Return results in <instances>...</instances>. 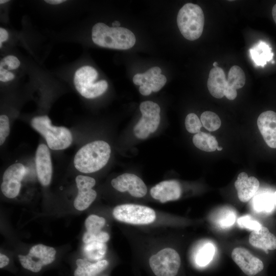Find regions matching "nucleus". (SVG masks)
Segmentation results:
<instances>
[{"instance_id": "aec40b11", "label": "nucleus", "mask_w": 276, "mask_h": 276, "mask_svg": "<svg viewBox=\"0 0 276 276\" xmlns=\"http://www.w3.org/2000/svg\"><path fill=\"white\" fill-rule=\"evenodd\" d=\"M260 186L258 179L254 176L248 177L245 172L240 173L235 182L239 199L246 202L255 196Z\"/></svg>"}, {"instance_id": "e433bc0d", "label": "nucleus", "mask_w": 276, "mask_h": 276, "mask_svg": "<svg viewBox=\"0 0 276 276\" xmlns=\"http://www.w3.org/2000/svg\"><path fill=\"white\" fill-rule=\"evenodd\" d=\"M44 1L46 3L52 5H57L65 2L64 0H45Z\"/></svg>"}, {"instance_id": "6e6552de", "label": "nucleus", "mask_w": 276, "mask_h": 276, "mask_svg": "<svg viewBox=\"0 0 276 276\" xmlns=\"http://www.w3.org/2000/svg\"><path fill=\"white\" fill-rule=\"evenodd\" d=\"M149 264L156 276H175L179 269L181 260L175 249L168 247L151 256Z\"/></svg>"}, {"instance_id": "7ed1b4c3", "label": "nucleus", "mask_w": 276, "mask_h": 276, "mask_svg": "<svg viewBox=\"0 0 276 276\" xmlns=\"http://www.w3.org/2000/svg\"><path fill=\"white\" fill-rule=\"evenodd\" d=\"M31 126L45 139L52 150H63L72 143L73 137L68 129L63 126H54L48 116H37L31 121Z\"/></svg>"}, {"instance_id": "a19ab883", "label": "nucleus", "mask_w": 276, "mask_h": 276, "mask_svg": "<svg viewBox=\"0 0 276 276\" xmlns=\"http://www.w3.org/2000/svg\"><path fill=\"white\" fill-rule=\"evenodd\" d=\"M9 1L8 0H1L0 1V4H4V3H6L8 2H9Z\"/></svg>"}, {"instance_id": "f8f14e48", "label": "nucleus", "mask_w": 276, "mask_h": 276, "mask_svg": "<svg viewBox=\"0 0 276 276\" xmlns=\"http://www.w3.org/2000/svg\"><path fill=\"white\" fill-rule=\"evenodd\" d=\"M207 86L211 95L217 99L225 96L227 99L233 100L237 96V93L231 89L223 70L219 66L214 67L211 70Z\"/></svg>"}, {"instance_id": "a878e982", "label": "nucleus", "mask_w": 276, "mask_h": 276, "mask_svg": "<svg viewBox=\"0 0 276 276\" xmlns=\"http://www.w3.org/2000/svg\"><path fill=\"white\" fill-rule=\"evenodd\" d=\"M273 195L262 193L257 196L254 201V208L258 212H270L274 208Z\"/></svg>"}, {"instance_id": "72a5a7b5", "label": "nucleus", "mask_w": 276, "mask_h": 276, "mask_svg": "<svg viewBox=\"0 0 276 276\" xmlns=\"http://www.w3.org/2000/svg\"><path fill=\"white\" fill-rule=\"evenodd\" d=\"M14 75L8 70L0 67V80L2 82H7L14 78Z\"/></svg>"}, {"instance_id": "cd10ccee", "label": "nucleus", "mask_w": 276, "mask_h": 276, "mask_svg": "<svg viewBox=\"0 0 276 276\" xmlns=\"http://www.w3.org/2000/svg\"><path fill=\"white\" fill-rule=\"evenodd\" d=\"M215 248L211 243L205 244L199 249L196 255L195 261L199 266L208 265L212 260Z\"/></svg>"}, {"instance_id": "2f4dec72", "label": "nucleus", "mask_w": 276, "mask_h": 276, "mask_svg": "<svg viewBox=\"0 0 276 276\" xmlns=\"http://www.w3.org/2000/svg\"><path fill=\"white\" fill-rule=\"evenodd\" d=\"M10 133L8 117L6 115L0 116V145H2Z\"/></svg>"}, {"instance_id": "423d86ee", "label": "nucleus", "mask_w": 276, "mask_h": 276, "mask_svg": "<svg viewBox=\"0 0 276 276\" xmlns=\"http://www.w3.org/2000/svg\"><path fill=\"white\" fill-rule=\"evenodd\" d=\"M112 215L118 221L134 225L149 224L156 219V213L152 208L135 204L117 205L113 209Z\"/></svg>"}, {"instance_id": "0eeeda50", "label": "nucleus", "mask_w": 276, "mask_h": 276, "mask_svg": "<svg viewBox=\"0 0 276 276\" xmlns=\"http://www.w3.org/2000/svg\"><path fill=\"white\" fill-rule=\"evenodd\" d=\"M56 251L52 247L38 244L33 246L26 255H18L21 266L33 273L40 272L43 267L55 260Z\"/></svg>"}, {"instance_id": "473e14b6", "label": "nucleus", "mask_w": 276, "mask_h": 276, "mask_svg": "<svg viewBox=\"0 0 276 276\" xmlns=\"http://www.w3.org/2000/svg\"><path fill=\"white\" fill-rule=\"evenodd\" d=\"M20 65V61L14 56L9 55L2 59L0 62V67L7 70H13Z\"/></svg>"}, {"instance_id": "79ce46f5", "label": "nucleus", "mask_w": 276, "mask_h": 276, "mask_svg": "<svg viewBox=\"0 0 276 276\" xmlns=\"http://www.w3.org/2000/svg\"><path fill=\"white\" fill-rule=\"evenodd\" d=\"M213 65L214 67L218 66V63H217V62H216V61L214 62V63H213Z\"/></svg>"}, {"instance_id": "b1692460", "label": "nucleus", "mask_w": 276, "mask_h": 276, "mask_svg": "<svg viewBox=\"0 0 276 276\" xmlns=\"http://www.w3.org/2000/svg\"><path fill=\"white\" fill-rule=\"evenodd\" d=\"M107 251L106 243L99 241H93L84 244L83 247L84 255L86 259L92 262H97L103 260Z\"/></svg>"}, {"instance_id": "f03ea898", "label": "nucleus", "mask_w": 276, "mask_h": 276, "mask_svg": "<svg viewBox=\"0 0 276 276\" xmlns=\"http://www.w3.org/2000/svg\"><path fill=\"white\" fill-rule=\"evenodd\" d=\"M91 37L96 44L117 50L129 49L136 41L135 35L130 30L120 27H110L102 22L93 26Z\"/></svg>"}, {"instance_id": "f257e3e1", "label": "nucleus", "mask_w": 276, "mask_h": 276, "mask_svg": "<svg viewBox=\"0 0 276 276\" xmlns=\"http://www.w3.org/2000/svg\"><path fill=\"white\" fill-rule=\"evenodd\" d=\"M111 153L109 145L103 141H95L82 147L74 159L75 167L84 173H91L103 168Z\"/></svg>"}, {"instance_id": "393cba45", "label": "nucleus", "mask_w": 276, "mask_h": 276, "mask_svg": "<svg viewBox=\"0 0 276 276\" xmlns=\"http://www.w3.org/2000/svg\"><path fill=\"white\" fill-rule=\"evenodd\" d=\"M192 141L196 147L206 152L214 151L219 147L214 136L201 131L196 133L193 136Z\"/></svg>"}, {"instance_id": "f704fd0d", "label": "nucleus", "mask_w": 276, "mask_h": 276, "mask_svg": "<svg viewBox=\"0 0 276 276\" xmlns=\"http://www.w3.org/2000/svg\"><path fill=\"white\" fill-rule=\"evenodd\" d=\"M10 260L9 258L5 255L0 254V268L1 269L6 267L9 263Z\"/></svg>"}, {"instance_id": "6ab92c4d", "label": "nucleus", "mask_w": 276, "mask_h": 276, "mask_svg": "<svg viewBox=\"0 0 276 276\" xmlns=\"http://www.w3.org/2000/svg\"><path fill=\"white\" fill-rule=\"evenodd\" d=\"M257 125L266 144L276 148V112L272 110L262 112L257 119Z\"/></svg>"}, {"instance_id": "9b49d317", "label": "nucleus", "mask_w": 276, "mask_h": 276, "mask_svg": "<svg viewBox=\"0 0 276 276\" xmlns=\"http://www.w3.org/2000/svg\"><path fill=\"white\" fill-rule=\"evenodd\" d=\"M26 172V167L21 163H15L7 168L1 185V191L5 196L12 199L18 195Z\"/></svg>"}, {"instance_id": "c85d7f7f", "label": "nucleus", "mask_w": 276, "mask_h": 276, "mask_svg": "<svg viewBox=\"0 0 276 276\" xmlns=\"http://www.w3.org/2000/svg\"><path fill=\"white\" fill-rule=\"evenodd\" d=\"M185 126L189 132L197 133L200 131L202 125L196 114L190 113L187 116L185 119Z\"/></svg>"}, {"instance_id": "c9c22d12", "label": "nucleus", "mask_w": 276, "mask_h": 276, "mask_svg": "<svg viewBox=\"0 0 276 276\" xmlns=\"http://www.w3.org/2000/svg\"><path fill=\"white\" fill-rule=\"evenodd\" d=\"M8 38V32L5 29L0 28V43L7 40Z\"/></svg>"}, {"instance_id": "412c9836", "label": "nucleus", "mask_w": 276, "mask_h": 276, "mask_svg": "<svg viewBox=\"0 0 276 276\" xmlns=\"http://www.w3.org/2000/svg\"><path fill=\"white\" fill-rule=\"evenodd\" d=\"M249 242L252 246L267 252L268 250L276 249V237L266 227L263 226L251 232L249 236Z\"/></svg>"}, {"instance_id": "1a4fd4ad", "label": "nucleus", "mask_w": 276, "mask_h": 276, "mask_svg": "<svg viewBox=\"0 0 276 276\" xmlns=\"http://www.w3.org/2000/svg\"><path fill=\"white\" fill-rule=\"evenodd\" d=\"M140 109L142 117L134 126L133 132L137 139L144 140L158 128L160 120V108L157 103L146 101L141 103Z\"/></svg>"}, {"instance_id": "4c0bfd02", "label": "nucleus", "mask_w": 276, "mask_h": 276, "mask_svg": "<svg viewBox=\"0 0 276 276\" xmlns=\"http://www.w3.org/2000/svg\"><path fill=\"white\" fill-rule=\"evenodd\" d=\"M272 16L275 23L276 24V4L272 7Z\"/></svg>"}, {"instance_id": "5701e85b", "label": "nucleus", "mask_w": 276, "mask_h": 276, "mask_svg": "<svg viewBox=\"0 0 276 276\" xmlns=\"http://www.w3.org/2000/svg\"><path fill=\"white\" fill-rule=\"evenodd\" d=\"M252 60L258 66H264L272 59L273 54L268 44L260 40L249 49Z\"/></svg>"}, {"instance_id": "ddd939ff", "label": "nucleus", "mask_w": 276, "mask_h": 276, "mask_svg": "<svg viewBox=\"0 0 276 276\" xmlns=\"http://www.w3.org/2000/svg\"><path fill=\"white\" fill-rule=\"evenodd\" d=\"M75 181L78 191L74 201V206L78 211H84L96 198L97 192L93 189L96 180L93 177L79 175L76 177Z\"/></svg>"}, {"instance_id": "2eb2a0df", "label": "nucleus", "mask_w": 276, "mask_h": 276, "mask_svg": "<svg viewBox=\"0 0 276 276\" xmlns=\"http://www.w3.org/2000/svg\"><path fill=\"white\" fill-rule=\"evenodd\" d=\"M232 258L242 271L248 276H254L264 268L262 261L243 247L235 248Z\"/></svg>"}, {"instance_id": "bb28decb", "label": "nucleus", "mask_w": 276, "mask_h": 276, "mask_svg": "<svg viewBox=\"0 0 276 276\" xmlns=\"http://www.w3.org/2000/svg\"><path fill=\"white\" fill-rule=\"evenodd\" d=\"M202 126L210 131L218 129L221 126V120L219 116L214 112L205 111L200 116Z\"/></svg>"}, {"instance_id": "f3484780", "label": "nucleus", "mask_w": 276, "mask_h": 276, "mask_svg": "<svg viewBox=\"0 0 276 276\" xmlns=\"http://www.w3.org/2000/svg\"><path fill=\"white\" fill-rule=\"evenodd\" d=\"M106 223L102 217L92 214L89 215L85 220L84 224L86 232L83 234L82 240L84 244L93 241L106 243L109 239V235L102 231Z\"/></svg>"}, {"instance_id": "a211bd4d", "label": "nucleus", "mask_w": 276, "mask_h": 276, "mask_svg": "<svg viewBox=\"0 0 276 276\" xmlns=\"http://www.w3.org/2000/svg\"><path fill=\"white\" fill-rule=\"evenodd\" d=\"M150 193L152 198L161 203H165L178 199L181 194V188L175 180H165L153 187Z\"/></svg>"}, {"instance_id": "37998d69", "label": "nucleus", "mask_w": 276, "mask_h": 276, "mask_svg": "<svg viewBox=\"0 0 276 276\" xmlns=\"http://www.w3.org/2000/svg\"><path fill=\"white\" fill-rule=\"evenodd\" d=\"M217 150H218V151H221V150H222V147H218L217 148Z\"/></svg>"}, {"instance_id": "7c9ffc66", "label": "nucleus", "mask_w": 276, "mask_h": 276, "mask_svg": "<svg viewBox=\"0 0 276 276\" xmlns=\"http://www.w3.org/2000/svg\"><path fill=\"white\" fill-rule=\"evenodd\" d=\"M238 224L242 227L254 231L259 229L262 225L250 216H244L238 219Z\"/></svg>"}, {"instance_id": "39448f33", "label": "nucleus", "mask_w": 276, "mask_h": 276, "mask_svg": "<svg viewBox=\"0 0 276 276\" xmlns=\"http://www.w3.org/2000/svg\"><path fill=\"white\" fill-rule=\"evenodd\" d=\"M98 77V72L90 66H83L78 68L74 76V84L77 90L83 97L92 99L102 95L108 87L105 80L94 82Z\"/></svg>"}, {"instance_id": "4468645a", "label": "nucleus", "mask_w": 276, "mask_h": 276, "mask_svg": "<svg viewBox=\"0 0 276 276\" xmlns=\"http://www.w3.org/2000/svg\"><path fill=\"white\" fill-rule=\"evenodd\" d=\"M112 187L121 192H128L132 196L141 198L146 195L147 188L144 181L133 174L124 173L111 181Z\"/></svg>"}, {"instance_id": "9d476101", "label": "nucleus", "mask_w": 276, "mask_h": 276, "mask_svg": "<svg viewBox=\"0 0 276 276\" xmlns=\"http://www.w3.org/2000/svg\"><path fill=\"white\" fill-rule=\"evenodd\" d=\"M161 72L159 67L155 66L144 73H138L133 76V82L140 85L139 91L142 95L148 96L152 91L157 92L165 85L167 78Z\"/></svg>"}, {"instance_id": "dca6fc26", "label": "nucleus", "mask_w": 276, "mask_h": 276, "mask_svg": "<svg viewBox=\"0 0 276 276\" xmlns=\"http://www.w3.org/2000/svg\"><path fill=\"white\" fill-rule=\"evenodd\" d=\"M35 165L40 183L43 186L49 185L52 176V164L50 150L44 144L39 145L36 149Z\"/></svg>"}, {"instance_id": "4be33fe9", "label": "nucleus", "mask_w": 276, "mask_h": 276, "mask_svg": "<svg viewBox=\"0 0 276 276\" xmlns=\"http://www.w3.org/2000/svg\"><path fill=\"white\" fill-rule=\"evenodd\" d=\"M76 265L74 276H96L106 269L109 263L104 259L91 262L86 259H78L76 261Z\"/></svg>"}, {"instance_id": "58836bf2", "label": "nucleus", "mask_w": 276, "mask_h": 276, "mask_svg": "<svg viewBox=\"0 0 276 276\" xmlns=\"http://www.w3.org/2000/svg\"><path fill=\"white\" fill-rule=\"evenodd\" d=\"M112 25L113 27H119L121 25V24L119 21L115 20L112 23Z\"/></svg>"}, {"instance_id": "c756f323", "label": "nucleus", "mask_w": 276, "mask_h": 276, "mask_svg": "<svg viewBox=\"0 0 276 276\" xmlns=\"http://www.w3.org/2000/svg\"><path fill=\"white\" fill-rule=\"evenodd\" d=\"M217 222L222 228L228 227L232 225L235 221V213L231 210H224L218 212Z\"/></svg>"}, {"instance_id": "ea45409f", "label": "nucleus", "mask_w": 276, "mask_h": 276, "mask_svg": "<svg viewBox=\"0 0 276 276\" xmlns=\"http://www.w3.org/2000/svg\"><path fill=\"white\" fill-rule=\"evenodd\" d=\"M273 198H274V204L276 205V191L274 192L273 194Z\"/></svg>"}, {"instance_id": "20e7f679", "label": "nucleus", "mask_w": 276, "mask_h": 276, "mask_svg": "<svg viewBox=\"0 0 276 276\" xmlns=\"http://www.w3.org/2000/svg\"><path fill=\"white\" fill-rule=\"evenodd\" d=\"M177 24L182 36L193 41L199 38L203 32L204 16L201 7L191 3L183 5L177 16Z\"/></svg>"}]
</instances>
